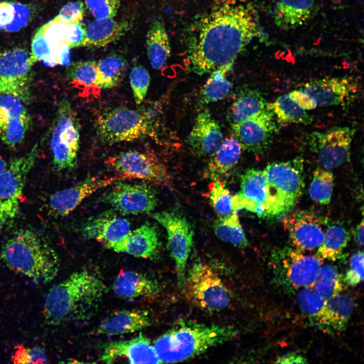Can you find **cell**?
<instances>
[{
    "label": "cell",
    "instance_id": "c3c4849f",
    "mask_svg": "<svg viewBox=\"0 0 364 364\" xmlns=\"http://www.w3.org/2000/svg\"><path fill=\"white\" fill-rule=\"evenodd\" d=\"M15 363H45L48 358L44 350L40 347L25 348L19 346L13 356Z\"/></svg>",
    "mask_w": 364,
    "mask_h": 364
},
{
    "label": "cell",
    "instance_id": "6da1fadb",
    "mask_svg": "<svg viewBox=\"0 0 364 364\" xmlns=\"http://www.w3.org/2000/svg\"><path fill=\"white\" fill-rule=\"evenodd\" d=\"M259 32L258 16L249 7L224 5L201 22L188 55L190 69L202 75L234 63Z\"/></svg>",
    "mask_w": 364,
    "mask_h": 364
},
{
    "label": "cell",
    "instance_id": "ee69618b",
    "mask_svg": "<svg viewBox=\"0 0 364 364\" xmlns=\"http://www.w3.org/2000/svg\"><path fill=\"white\" fill-rule=\"evenodd\" d=\"M207 196L219 216L226 215L233 211L232 207L233 196L220 180H213L209 184Z\"/></svg>",
    "mask_w": 364,
    "mask_h": 364
},
{
    "label": "cell",
    "instance_id": "1f68e13d",
    "mask_svg": "<svg viewBox=\"0 0 364 364\" xmlns=\"http://www.w3.org/2000/svg\"><path fill=\"white\" fill-rule=\"evenodd\" d=\"M67 76L70 82L77 88L82 97L97 98L101 88L98 84L97 62L78 61L69 64Z\"/></svg>",
    "mask_w": 364,
    "mask_h": 364
},
{
    "label": "cell",
    "instance_id": "44dd1931",
    "mask_svg": "<svg viewBox=\"0 0 364 364\" xmlns=\"http://www.w3.org/2000/svg\"><path fill=\"white\" fill-rule=\"evenodd\" d=\"M130 231V222L112 209L89 219L82 226L81 235L84 239L95 240L112 249Z\"/></svg>",
    "mask_w": 364,
    "mask_h": 364
},
{
    "label": "cell",
    "instance_id": "bcb514c9",
    "mask_svg": "<svg viewBox=\"0 0 364 364\" xmlns=\"http://www.w3.org/2000/svg\"><path fill=\"white\" fill-rule=\"evenodd\" d=\"M129 80L135 102L140 105L143 102L150 85L149 73L143 66L135 65L130 71Z\"/></svg>",
    "mask_w": 364,
    "mask_h": 364
},
{
    "label": "cell",
    "instance_id": "db71d44e",
    "mask_svg": "<svg viewBox=\"0 0 364 364\" xmlns=\"http://www.w3.org/2000/svg\"><path fill=\"white\" fill-rule=\"evenodd\" d=\"M70 48L66 41L62 42L58 47L57 60L58 65H67L70 63Z\"/></svg>",
    "mask_w": 364,
    "mask_h": 364
},
{
    "label": "cell",
    "instance_id": "30bf717a",
    "mask_svg": "<svg viewBox=\"0 0 364 364\" xmlns=\"http://www.w3.org/2000/svg\"><path fill=\"white\" fill-rule=\"evenodd\" d=\"M152 216L166 230L169 249L175 263L178 285L184 290L186 267L193 244V229L188 220L177 213L157 212L152 213Z\"/></svg>",
    "mask_w": 364,
    "mask_h": 364
},
{
    "label": "cell",
    "instance_id": "7c38bea8",
    "mask_svg": "<svg viewBox=\"0 0 364 364\" xmlns=\"http://www.w3.org/2000/svg\"><path fill=\"white\" fill-rule=\"evenodd\" d=\"M30 54L21 48L7 51L0 55V93L19 98L24 103L31 101Z\"/></svg>",
    "mask_w": 364,
    "mask_h": 364
},
{
    "label": "cell",
    "instance_id": "74e56055",
    "mask_svg": "<svg viewBox=\"0 0 364 364\" xmlns=\"http://www.w3.org/2000/svg\"><path fill=\"white\" fill-rule=\"evenodd\" d=\"M268 106L278 122L280 123L307 125L313 121V117L301 108L288 94L279 97L274 102L269 104Z\"/></svg>",
    "mask_w": 364,
    "mask_h": 364
},
{
    "label": "cell",
    "instance_id": "9c48e42d",
    "mask_svg": "<svg viewBox=\"0 0 364 364\" xmlns=\"http://www.w3.org/2000/svg\"><path fill=\"white\" fill-rule=\"evenodd\" d=\"M36 144L26 155L13 159L0 174V226L12 222L18 216L25 181L38 155Z\"/></svg>",
    "mask_w": 364,
    "mask_h": 364
},
{
    "label": "cell",
    "instance_id": "9a60e30c",
    "mask_svg": "<svg viewBox=\"0 0 364 364\" xmlns=\"http://www.w3.org/2000/svg\"><path fill=\"white\" fill-rule=\"evenodd\" d=\"M276 121L268 106L259 114L231 127L233 136L242 149L262 154L270 147L278 130Z\"/></svg>",
    "mask_w": 364,
    "mask_h": 364
},
{
    "label": "cell",
    "instance_id": "8992f818",
    "mask_svg": "<svg viewBox=\"0 0 364 364\" xmlns=\"http://www.w3.org/2000/svg\"><path fill=\"white\" fill-rule=\"evenodd\" d=\"M96 126L101 141L114 144L134 141L149 134L153 121L147 110L120 107L100 115Z\"/></svg>",
    "mask_w": 364,
    "mask_h": 364
},
{
    "label": "cell",
    "instance_id": "d6986e66",
    "mask_svg": "<svg viewBox=\"0 0 364 364\" xmlns=\"http://www.w3.org/2000/svg\"><path fill=\"white\" fill-rule=\"evenodd\" d=\"M267 188L263 170L248 169L241 177L240 191L233 196V210L245 209L266 217Z\"/></svg>",
    "mask_w": 364,
    "mask_h": 364
},
{
    "label": "cell",
    "instance_id": "d590c367",
    "mask_svg": "<svg viewBox=\"0 0 364 364\" xmlns=\"http://www.w3.org/2000/svg\"><path fill=\"white\" fill-rule=\"evenodd\" d=\"M350 236L342 224L332 223L325 231L323 241L316 254L323 259L336 261L339 259L347 246Z\"/></svg>",
    "mask_w": 364,
    "mask_h": 364
},
{
    "label": "cell",
    "instance_id": "4fadbf2b",
    "mask_svg": "<svg viewBox=\"0 0 364 364\" xmlns=\"http://www.w3.org/2000/svg\"><path fill=\"white\" fill-rule=\"evenodd\" d=\"M106 163L123 180L137 179L165 185L169 182L165 167L149 154L129 150L109 158Z\"/></svg>",
    "mask_w": 364,
    "mask_h": 364
},
{
    "label": "cell",
    "instance_id": "d6a6232c",
    "mask_svg": "<svg viewBox=\"0 0 364 364\" xmlns=\"http://www.w3.org/2000/svg\"><path fill=\"white\" fill-rule=\"evenodd\" d=\"M128 28L126 22L113 18L96 19L86 29V38L83 47H102L123 36Z\"/></svg>",
    "mask_w": 364,
    "mask_h": 364
},
{
    "label": "cell",
    "instance_id": "ac0fdd59",
    "mask_svg": "<svg viewBox=\"0 0 364 364\" xmlns=\"http://www.w3.org/2000/svg\"><path fill=\"white\" fill-rule=\"evenodd\" d=\"M326 221L310 211L300 210L289 215L283 221L293 245L300 250H313L322 244Z\"/></svg>",
    "mask_w": 364,
    "mask_h": 364
},
{
    "label": "cell",
    "instance_id": "cb8c5ba5",
    "mask_svg": "<svg viewBox=\"0 0 364 364\" xmlns=\"http://www.w3.org/2000/svg\"><path fill=\"white\" fill-rule=\"evenodd\" d=\"M223 141V134L218 122L207 110L200 112L188 138L189 144L194 151L199 155L211 157Z\"/></svg>",
    "mask_w": 364,
    "mask_h": 364
},
{
    "label": "cell",
    "instance_id": "277c9868",
    "mask_svg": "<svg viewBox=\"0 0 364 364\" xmlns=\"http://www.w3.org/2000/svg\"><path fill=\"white\" fill-rule=\"evenodd\" d=\"M1 258L11 269L44 283L53 280L59 269L55 250L37 233L27 229L17 231L5 242Z\"/></svg>",
    "mask_w": 364,
    "mask_h": 364
},
{
    "label": "cell",
    "instance_id": "7402d4cb",
    "mask_svg": "<svg viewBox=\"0 0 364 364\" xmlns=\"http://www.w3.org/2000/svg\"><path fill=\"white\" fill-rule=\"evenodd\" d=\"M119 358L130 363H161L150 340L142 333L130 340L106 345L100 360L111 363Z\"/></svg>",
    "mask_w": 364,
    "mask_h": 364
},
{
    "label": "cell",
    "instance_id": "484cf974",
    "mask_svg": "<svg viewBox=\"0 0 364 364\" xmlns=\"http://www.w3.org/2000/svg\"><path fill=\"white\" fill-rule=\"evenodd\" d=\"M152 319L144 310H121L106 318L98 327L99 335H118L133 333L150 326Z\"/></svg>",
    "mask_w": 364,
    "mask_h": 364
},
{
    "label": "cell",
    "instance_id": "d4e9b609",
    "mask_svg": "<svg viewBox=\"0 0 364 364\" xmlns=\"http://www.w3.org/2000/svg\"><path fill=\"white\" fill-rule=\"evenodd\" d=\"M160 242L157 231L146 223L130 232L112 250L136 257L156 259L159 255Z\"/></svg>",
    "mask_w": 364,
    "mask_h": 364
},
{
    "label": "cell",
    "instance_id": "52a82bcc",
    "mask_svg": "<svg viewBox=\"0 0 364 364\" xmlns=\"http://www.w3.org/2000/svg\"><path fill=\"white\" fill-rule=\"evenodd\" d=\"M189 299L201 309L217 311L230 303L229 291L212 267L196 263L186 275L184 289Z\"/></svg>",
    "mask_w": 364,
    "mask_h": 364
},
{
    "label": "cell",
    "instance_id": "9f6ffc18",
    "mask_svg": "<svg viewBox=\"0 0 364 364\" xmlns=\"http://www.w3.org/2000/svg\"><path fill=\"white\" fill-rule=\"evenodd\" d=\"M353 235L356 244L359 246L362 247L364 242V225L363 219L356 226Z\"/></svg>",
    "mask_w": 364,
    "mask_h": 364
},
{
    "label": "cell",
    "instance_id": "83f0119b",
    "mask_svg": "<svg viewBox=\"0 0 364 364\" xmlns=\"http://www.w3.org/2000/svg\"><path fill=\"white\" fill-rule=\"evenodd\" d=\"M315 0H279L274 11L275 24L284 30L302 25L312 15Z\"/></svg>",
    "mask_w": 364,
    "mask_h": 364
},
{
    "label": "cell",
    "instance_id": "8d00e7d4",
    "mask_svg": "<svg viewBox=\"0 0 364 364\" xmlns=\"http://www.w3.org/2000/svg\"><path fill=\"white\" fill-rule=\"evenodd\" d=\"M98 84L102 89L112 88L123 79L127 71V63L121 56L109 55L97 63Z\"/></svg>",
    "mask_w": 364,
    "mask_h": 364
},
{
    "label": "cell",
    "instance_id": "ab89813d",
    "mask_svg": "<svg viewBox=\"0 0 364 364\" xmlns=\"http://www.w3.org/2000/svg\"><path fill=\"white\" fill-rule=\"evenodd\" d=\"M30 18V10L26 5L17 2H0L1 30L18 31L27 24Z\"/></svg>",
    "mask_w": 364,
    "mask_h": 364
},
{
    "label": "cell",
    "instance_id": "5bb4252c",
    "mask_svg": "<svg viewBox=\"0 0 364 364\" xmlns=\"http://www.w3.org/2000/svg\"><path fill=\"white\" fill-rule=\"evenodd\" d=\"M103 196L104 202L123 214L148 213L155 209L157 197L155 190L146 183L118 182Z\"/></svg>",
    "mask_w": 364,
    "mask_h": 364
},
{
    "label": "cell",
    "instance_id": "3957f363",
    "mask_svg": "<svg viewBox=\"0 0 364 364\" xmlns=\"http://www.w3.org/2000/svg\"><path fill=\"white\" fill-rule=\"evenodd\" d=\"M237 334L236 329L231 326L180 320L157 338L153 345L161 363H174L199 355L230 341Z\"/></svg>",
    "mask_w": 364,
    "mask_h": 364
},
{
    "label": "cell",
    "instance_id": "11a10c76",
    "mask_svg": "<svg viewBox=\"0 0 364 364\" xmlns=\"http://www.w3.org/2000/svg\"><path fill=\"white\" fill-rule=\"evenodd\" d=\"M276 363H306V359L302 355L295 352H289L279 356Z\"/></svg>",
    "mask_w": 364,
    "mask_h": 364
},
{
    "label": "cell",
    "instance_id": "e0dca14e",
    "mask_svg": "<svg viewBox=\"0 0 364 364\" xmlns=\"http://www.w3.org/2000/svg\"><path fill=\"white\" fill-rule=\"evenodd\" d=\"M17 97L0 93V139L11 147L21 144L29 129L31 118Z\"/></svg>",
    "mask_w": 364,
    "mask_h": 364
},
{
    "label": "cell",
    "instance_id": "4316f807",
    "mask_svg": "<svg viewBox=\"0 0 364 364\" xmlns=\"http://www.w3.org/2000/svg\"><path fill=\"white\" fill-rule=\"evenodd\" d=\"M113 288L118 297L126 299L153 296L160 290L158 283L149 276L131 270L120 272L114 281Z\"/></svg>",
    "mask_w": 364,
    "mask_h": 364
},
{
    "label": "cell",
    "instance_id": "f546056e",
    "mask_svg": "<svg viewBox=\"0 0 364 364\" xmlns=\"http://www.w3.org/2000/svg\"><path fill=\"white\" fill-rule=\"evenodd\" d=\"M241 147L235 137L225 139L218 150L211 156L206 168V176L211 179L220 180L238 163Z\"/></svg>",
    "mask_w": 364,
    "mask_h": 364
},
{
    "label": "cell",
    "instance_id": "f6af8a7d",
    "mask_svg": "<svg viewBox=\"0 0 364 364\" xmlns=\"http://www.w3.org/2000/svg\"><path fill=\"white\" fill-rule=\"evenodd\" d=\"M45 25L41 26L34 34L31 42L30 60L32 64L42 61L46 65L53 67L57 64L54 54L44 36Z\"/></svg>",
    "mask_w": 364,
    "mask_h": 364
},
{
    "label": "cell",
    "instance_id": "f907efd6",
    "mask_svg": "<svg viewBox=\"0 0 364 364\" xmlns=\"http://www.w3.org/2000/svg\"><path fill=\"white\" fill-rule=\"evenodd\" d=\"M85 12L83 3L80 1L70 2L64 5L56 17L65 23L80 22Z\"/></svg>",
    "mask_w": 364,
    "mask_h": 364
},
{
    "label": "cell",
    "instance_id": "603a6c76",
    "mask_svg": "<svg viewBox=\"0 0 364 364\" xmlns=\"http://www.w3.org/2000/svg\"><path fill=\"white\" fill-rule=\"evenodd\" d=\"M297 248L287 250L283 261L289 282L295 288L313 287L323 259L317 254H306Z\"/></svg>",
    "mask_w": 364,
    "mask_h": 364
},
{
    "label": "cell",
    "instance_id": "ffe728a7",
    "mask_svg": "<svg viewBox=\"0 0 364 364\" xmlns=\"http://www.w3.org/2000/svg\"><path fill=\"white\" fill-rule=\"evenodd\" d=\"M300 90L309 95L317 107L342 105L355 94L357 85L351 77L325 78L301 85Z\"/></svg>",
    "mask_w": 364,
    "mask_h": 364
},
{
    "label": "cell",
    "instance_id": "60d3db41",
    "mask_svg": "<svg viewBox=\"0 0 364 364\" xmlns=\"http://www.w3.org/2000/svg\"><path fill=\"white\" fill-rule=\"evenodd\" d=\"M344 280L337 268L326 264L321 266L316 278L314 291L321 298L327 300L339 293L343 289Z\"/></svg>",
    "mask_w": 364,
    "mask_h": 364
},
{
    "label": "cell",
    "instance_id": "b9f144b4",
    "mask_svg": "<svg viewBox=\"0 0 364 364\" xmlns=\"http://www.w3.org/2000/svg\"><path fill=\"white\" fill-rule=\"evenodd\" d=\"M334 178L333 173L324 168L317 167L315 170L309 188L311 199L321 205L330 203L334 188Z\"/></svg>",
    "mask_w": 364,
    "mask_h": 364
},
{
    "label": "cell",
    "instance_id": "e575fe53",
    "mask_svg": "<svg viewBox=\"0 0 364 364\" xmlns=\"http://www.w3.org/2000/svg\"><path fill=\"white\" fill-rule=\"evenodd\" d=\"M234 63L221 66L211 72V74L199 95L201 104H208L223 99L229 93L233 83L226 77Z\"/></svg>",
    "mask_w": 364,
    "mask_h": 364
},
{
    "label": "cell",
    "instance_id": "681fc988",
    "mask_svg": "<svg viewBox=\"0 0 364 364\" xmlns=\"http://www.w3.org/2000/svg\"><path fill=\"white\" fill-rule=\"evenodd\" d=\"M363 279V253L359 251L350 258L349 266L344 277V282L350 286H355Z\"/></svg>",
    "mask_w": 364,
    "mask_h": 364
},
{
    "label": "cell",
    "instance_id": "4dcf8cb0",
    "mask_svg": "<svg viewBox=\"0 0 364 364\" xmlns=\"http://www.w3.org/2000/svg\"><path fill=\"white\" fill-rule=\"evenodd\" d=\"M354 308L353 298L339 293L326 300L320 325L341 332L345 328Z\"/></svg>",
    "mask_w": 364,
    "mask_h": 364
},
{
    "label": "cell",
    "instance_id": "836d02e7",
    "mask_svg": "<svg viewBox=\"0 0 364 364\" xmlns=\"http://www.w3.org/2000/svg\"><path fill=\"white\" fill-rule=\"evenodd\" d=\"M147 55L151 66L160 69L170 56L169 40L164 25L156 21L147 34Z\"/></svg>",
    "mask_w": 364,
    "mask_h": 364
},
{
    "label": "cell",
    "instance_id": "2e32d148",
    "mask_svg": "<svg viewBox=\"0 0 364 364\" xmlns=\"http://www.w3.org/2000/svg\"><path fill=\"white\" fill-rule=\"evenodd\" d=\"M121 180H124L117 175L111 177L88 176L75 186L52 195L49 202L50 211L55 216H65L94 193Z\"/></svg>",
    "mask_w": 364,
    "mask_h": 364
},
{
    "label": "cell",
    "instance_id": "7dc6e473",
    "mask_svg": "<svg viewBox=\"0 0 364 364\" xmlns=\"http://www.w3.org/2000/svg\"><path fill=\"white\" fill-rule=\"evenodd\" d=\"M84 2L96 19L113 18L120 6V0H84Z\"/></svg>",
    "mask_w": 364,
    "mask_h": 364
},
{
    "label": "cell",
    "instance_id": "8fae6325",
    "mask_svg": "<svg viewBox=\"0 0 364 364\" xmlns=\"http://www.w3.org/2000/svg\"><path fill=\"white\" fill-rule=\"evenodd\" d=\"M355 130L348 126H334L307 135L308 145L325 169L336 168L349 161Z\"/></svg>",
    "mask_w": 364,
    "mask_h": 364
},
{
    "label": "cell",
    "instance_id": "7bdbcfd3",
    "mask_svg": "<svg viewBox=\"0 0 364 364\" xmlns=\"http://www.w3.org/2000/svg\"><path fill=\"white\" fill-rule=\"evenodd\" d=\"M298 301L303 314L320 325L326 300L318 296L311 288H304L298 293Z\"/></svg>",
    "mask_w": 364,
    "mask_h": 364
},
{
    "label": "cell",
    "instance_id": "5b68a950",
    "mask_svg": "<svg viewBox=\"0 0 364 364\" xmlns=\"http://www.w3.org/2000/svg\"><path fill=\"white\" fill-rule=\"evenodd\" d=\"M267 188V218L289 212L302 195L304 162L300 157L273 162L263 170Z\"/></svg>",
    "mask_w": 364,
    "mask_h": 364
},
{
    "label": "cell",
    "instance_id": "816d5d0a",
    "mask_svg": "<svg viewBox=\"0 0 364 364\" xmlns=\"http://www.w3.org/2000/svg\"><path fill=\"white\" fill-rule=\"evenodd\" d=\"M64 37L70 49L83 47L86 38V29L79 22L66 23L64 26Z\"/></svg>",
    "mask_w": 364,
    "mask_h": 364
},
{
    "label": "cell",
    "instance_id": "f1b7e54d",
    "mask_svg": "<svg viewBox=\"0 0 364 364\" xmlns=\"http://www.w3.org/2000/svg\"><path fill=\"white\" fill-rule=\"evenodd\" d=\"M268 105L258 90L244 89L228 109L227 121L230 125L239 123L264 111Z\"/></svg>",
    "mask_w": 364,
    "mask_h": 364
},
{
    "label": "cell",
    "instance_id": "7a4b0ae2",
    "mask_svg": "<svg viewBox=\"0 0 364 364\" xmlns=\"http://www.w3.org/2000/svg\"><path fill=\"white\" fill-rule=\"evenodd\" d=\"M106 291L97 272L87 269L75 271L49 290L44 304V317L53 325L85 320L96 311Z\"/></svg>",
    "mask_w": 364,
    "mask_h": 364
},
{
    "label": "cell",
    "instance_id": "ba28073f",
    "mask_svg": "<svg viewBox=\"0 0 364 364\" xmlns=\"http://www.w3.org/2000/svg\"><path fill=\"white\" fill-rule=\"evenodd\" d=\"M80 126L76 113L66 100L59 105L54 120L50 147L58 170L70 169L76 163L79 148Z\"/></svg>",
    "mask_w": 364,
    "mask_h": 364
},
{
    "label": "cell",
    "instance_id": "6f0895ef",
    "mask_svg": "<svg viewBox=\"0 0 364 364\" xmlns=\"http://www.w3.org/2000/svg\"><path fill=\"white\" fill-rule=\"evenodd\" d=\"M7 167V164L6 161L0 155V174L6 170Z\"/></svg>",
    "mask_w": 364,
    "mask_h": 364
},
{
    "label": "cell",
    "instance_id": "f5cc1de1",
    "mask_svg": "<svg viewBox=\"0 0 364 364\" xmlns=\"http://www.w3.org/2000/svg\"><path fill=\"white\" fill-rule=\"evenodd\" d=\"M288 95L301 108L305 110L313 109L317 107L314 101L309 95L300 89L292 91Z\"/></svg>",
    "mask_w": 364,
    "mask_h": 364
},
{
    "label": "cell",
    "instance_id": "f35d334b",
    "mask_svg": "<svg viewBox=\"0 0 364 364\" xmlns=\"http://www.w3.org/2000/svg\"><path fill=\"white\" fill-rule=\"evenodd\" d=\"M216 236L222 241L241 249L246 248L248 241L240 222L237 211L219 216L213 223Z\"/></svg>",
    "mask_w": 364,
    "mask_h": 364
}]
</instances>
